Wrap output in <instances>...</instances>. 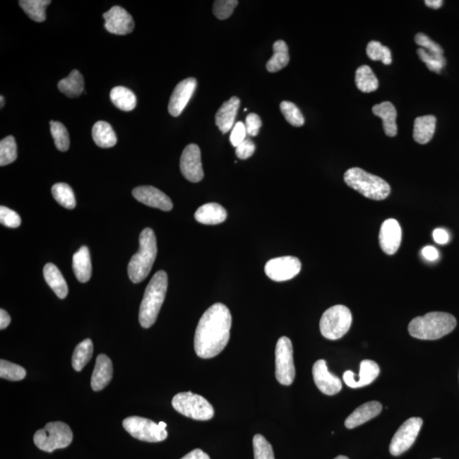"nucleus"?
Returning a JSON list of instances; mask_svg holds the SVG:
<instances>
[{
    "mask_svg": "<svg viewBox=\"0 0 459 459\" xmlns=\"http://www.w3.org/2000/svg\"><path fill=\"white\" fill-rule=\"evenodd\" d=\"M232 315L224 304L216 303L202 316L196 329L194 349L199 357L218 356L227 345L232 327Z\"/></svg>",
    "mask_w": 459,
    "mask_h": 459,
    "instance_id": "1",
    "label": "nucleus"
},
{
    "mask_svg": "<svg viewBox=\"0 0 459 459\" xmlns=\"http://www.w3.org/2000/svg\"><path fill=\"white\" fill-rule=\"evenodd\" d=\"M456 325V319L449 313L429 312L412 319L408 325V331L416 339L436 340L452 333Z\"/></svg>",
    "mask_w": 459,
    "mask_h": 459,
    "instance_id": "2",
    "label": "nucleus"
},
{
    "mask_svg": "<svg viewBox=\"0 0 459 459\" xmlns=\"http://www.w3.org/2000/svg\"><path fill=\"white\" fill-rule=\"evenodd\" d=\"M167 289H168V275L164 270L157 271L145 289L141 304L139 321L141 327L149 328L155 323L158 313L165 299Z\"/></svg>",
    "mask_w": 459,
    "mask_h": 459,
    "instance_id": "3",
    "label": "nucleus"
},
{
    "mask_svg": "<svg viewBox=\"0 0 459 459\" xmlns=\"http://www.w3.org/2000/svg\"><path fill=\"white\" fill-rule=\"evenodd\" d=\"M139 242V251L133 256L128 266L129 277L133 283L143 282L148 277L157 252L155 233L151 228H145L141 232Z\"/></svg>",
    "mask_w": 459,
    "mask_h": 459,
    "instance_id": "4",
    "label": "nucleus"
},
{
    "mask_svg": "<svg viewBox=\"0 0 459 459\" xmlns=\"http://www.w3.org/2000/svg\"><path fill=\"white\" fill-rule=\"evenodd\" d=\"M345 182L364 197L381 201L391 193V186L385 179L366 172L360 168H352L345 174Z\"/></svg>",
    "mask_w": 459,
    "mask_h": 459,
    "instance_id": "5",
    "label": "nucleus"
},
{
    "mask_svg": "<svg viewBox=\"0 0 459 459\" xmlns=\"http://www.w3.org/2000/svg\"><path fill=\"white\" fill-rule=\"evenodd\" d=\"M73 431L68 424L60 422H51L40 429L33 436L37 448L44 452L52 453L56 449L68 448L73 441Z\"/></svg>",
    "mask_w": 459,
    "mask_h": 459,
    "instance_id": "6",
    "label": "nucleus"
},
{
    "mask_svg": "<svg viewBox=\"0 0 459 459\" xmlns=\"http://www.w3.org/2000/svg\"><path fill=\"white\" fill-rule=\"evenodd\" d=\"M352 323V315L350 309L338 304L323 313L320 321V330L326 339L337 340L348 333Z\"/></svg>",
    "mask_w": 459,
    "mask_h": 459,
    "instance_id": "7",
    "label": "nucleus"
},
{
    "mask_svg": "<svg viewBox=\"0 0 459 459\" xmlns=\"http://www.w3.org/2000/svg\"><path fill=\"white\" fill-rule=\"evenodd\" d=\"M172 406L181 415L195 420H210L215 415L214 407L208 400L190 391L174 395Z\"/></svg>",
    "mask_w": 459,
    "mask_h": 459,
    "instance_id": "8",
    "label": "nucleus"
},
{
    "mask_svg": "<svg viewBox=\"0 0 459 459\" xmlns=\"http://www.w3.org/2000/svg\"><path fill=\"white\" fill-rule=\"evenodd\" d=\"M123 427L136 439L147 442H160L168 437L165 422L156 424L153 421L133 416L125 419Z\"/></svg>",
    "mask_w": 459,
    "mask_h": 459,
    "instance_id": "9",
    "label": "nucleus"
},
{
    "mask_svg": "<svg viewBox=\"0 0 459 459\" xmlns=\"http://www.w3.org/2000/svg\"><path fill=\"white\" fill-rule=\"evenodd\" d=\"M275 378L282 386H289L295 378L294 350L291 340L282 337L275 345Z\"/></svg>",
    "mask_w": 459,
    "mask_h": 459,
    "instance_id": "10",
    "label": "nucleus"
},
{
    "mask_svg": "<svg viewBox=\"0 0 459 459\" xmlns=\"http://www.w3.org/2000/svg\"><path fill=\"white\" fill-rule=\"evenodd\" d=\"M423 420L420 418H411L403 423L392 438L390 453L393 456H400L411 448L418 436Z\"/></svg>",
    "mask_w": 459,
    "mask_h": 459,
    "instance_id": "11",
    "label": "nucleus"
},
{
    "mask_svg": "<svg viewBox=\"0 0 459 459\" xmlns=\"http://www.w3.org/2000/svg\"><path fill=\"white\" fill-rule=\"evenodd\" d=\"M302 270V262L294 256L273 258L266 263L265 271L267 277L275 282H285L294 278Z\"/></svg>",
    "mask_w": 459,
    "mask_h": 459,
    "instance_id": "12",
    "label": "nucleus"
},
{
    "mask_svg": "<svg viewBox=\"0 0 459 459\" xmlns=\"http://www.w3.org/2000/svg\"><path fill=\"white\" fill-rule=\"evenodd\" d=\"M179 168L184 177L191 182L201 181L204 174L203 170L201 151L198 145L190 144L184 149L179 162Z\"/></svg>",
    "mask_w": 459,
    "mask_h": 459,
    "instance_id": "13",
    "label": "nucleus"
},
{
    "mask_svg": "<svg viewBox=\"0 0 459 459\" xmlns=\"http://www.w3.org/2000/svg\"><path fill=\"white\" fill-rule=\"evenodd\" d=\"M105 19V28L114 35H126L131 33L135 28L133 18L124 8L114 6L103 14Z\"/></svg>",
    "mask_w": 459,
    "mask_h": 459,
    "instance_id": "14",
    "label": "nucleus"
},
{
    "mask_svg": "<svg viewBox=\"0 0 459 459\" xmlns=\"http://www.w3.org/2000/svg\"><path fill=\"white\" fill-rule=\"evenodd\" d=\"M197 88V81L194 78L184 79L174 88L169 103V112L171 116L178 117L182 114L189 104Z\"/></svg>",
    "mask_w": 459,
    "mask_h": 459,
    "instance_id": "15",
    "label": "nucleus"
},
{
    "mask_svg": "<svg viewBox=\"0 0 459 459\" xmlns=\"http://www.w3.org/2000/svg\"><path fill=\"white\" fill-rule=\"evenodd\" d=\"M313 378L321 392L328 395H335L341 391L342 383L339 378L332 374L328 369L325 360L315 362L312 369Z\"/></svg>",
    "mask_w": 459,
    "mask_h": 459,
    "instance_id": "16",
    "label": "nucleus"
},
{
    "mask_svg": "<svg viewBox=\"0 0 459 459\" xmlns=\"http://www.w3.org/2000/svg\"><path fill=\"white\" fill-rule=\"evenodd\" d=\"M402 228L398 221L394 219L386 220L381 225L379 232V245L388 256H393L402 243Z\"/></svg>",
    "mask_w": 459,
    "mask_h": 459,
    "instance_id": "17",
    "label": "nucleus"
},
{
    "mask_svg": "<svg viewBox=\"0 0 459 459\" xmlns=\"http://www.w3.org/2000/svg\"><path fill=\"white\" fill-rule=\"evenodd\" d=\"M132 194L138 201L149 207L160 208L164 211H170L173 208L171 199L156 187L138 186L133 190Z\"/></svg>",
    "mask_w": 459,
    "mask_h": 459,
    "instance_id": "18",
    "label": "nucleus"
},
{
    "mask_svg": "<svg viewBox=\"0 0 459 459\" xmlns=\"http://www.w3.org/2000/svg\"><path fill=\"white\" fill-rule=\"evenodd\" d=\"M352 371H346L343 375L344 381L350 388H362L369 386L378 377L381 369L376 362L363 360L360 364V374L358 379L352 376Z\"/></svg>",
    "mask_w": 459,
    "mask_h": 459,
    "instance_id": "19",
    "label": "nucleus"
},
{
    "mask_svg": "<svg viewBox=\"0 0 459 459\" xmlns=\"http://www.w3.org/2000/svg\"><path fill=\"white\" fill-rule=\"evenodd\" d=\"M112 373L114 369L111 359L106 354H99L91 377L92 389L95 391L105 389L112 381Z\"/></svg>",
    "mask_w": 459,
    "mask_h": 459,
    "instance_id": "20",
    "label": "nucleus"
},
{
    "mask_svg": "<svg viewBox=\"0 0 459 459\" xmlns=\"http://www.w3.org/2000/svg\"><path fill=\"white\" fill-rule=\"evenodd\" d=\"M240 107V100L232 97L220 107L215 115V123L220 131L223 133H227L234 127L235 119Z\"/></svg>",
    "mask_w": 459,
    "mask_h": 459,
    "instance_id": "21",
    "label": "nucleus"
},
{
    "mask_svg": "<svg viewBox=\"0 0 459 459\" xmlns=\"http://www.w3.org/2000/svg\"><path fill=\"white\" fill-rule=\"evenodd\" d=\"M381 411L382 405L376 400L363 404L345 419V427L350 429L356 428L375 418Z\"/></svg>",
    "mask_w": 459,
    "mask_h": 459,
    "instance_id": "22",
    "label": "nucleus"
},
{
    "mask_svg": "<svg viewBox=\"0 0 459 459\" xmlns=\"http://www.w3.org/2000/svg\"><path fill=\"white\" fill-rule=\"evenodd\" d=\"M227 218V212L218 203H210L198 208L195 219L203 225H218Z\"/></svg>",
    "mask_w": 459,
    "mask_h": 459,
    "instance_id": "23",
    "label": "nucleus"
},
{
    "mask_svg": "<svg viewBox=\"0 0 459 459\" xmlns=\"http://www.w3.org/2000/svg\"><path fill=\"white\" fill-rule=\"evenodd\" d=\"M374 115L379 117L383 120V131L386 135L390 137H394L398 133V125L395 120L398 117L395 107L390 102H383L373 107Z\"/></svg>",
    "mask_w": 459,
    "mask_h": 459,
    "instance_id": "24",
    "label": "nucleus"
},
{
    "mask_svg": "<svg viewBox=\"0 0 459 459\" xmlns=\"http://www.w3.org/2000/svg\"><path fill=\"white\" fill-rule=\"evenodd\" d=\"M436 118L433 115L419 117L415 121L413 139L419 144H427L436 131Z\"/></svg>",
    "mask_w": 459,
    "mask_h": 459,
    "instance_id": "25",
    "label": "nucleus"
},
{
    "mask_svg": "<svg viewBox=\"0 0 459 459\" xmlns=\"http://www.w3.org/2000/svg\"><path fill=\"white\" fill-rule=\"evenodd\" d=\"M44 277L46 282L52 287V290L55 292L58 298L65 299L68 294V287L66 282L61 275V271L57 267L48 263L44 267Z\"/></svg>",
    "mask_w": 459,
    "mask_h": 459,
    "instance_id": "26",
    "label": "nucleus"
},
{
    "mask_svg": "<svg viewBox=\"0 0 459 459\" xmlns=\"http://www.w3.org/2000/svg\"><path fill=\"white\" fill-rule=\"evenodd\" d=\"M73 269L78 280L85 283L90 280L92 266L89 249L83 246L73 258Z\"/></svg>",
    "mask_w": 459,
    "mask_h": 459,
    "instance_id": "27",
    "label": "nucleus"
},
{
    "mask_svg": "<svg viewBox=\"0 0 459 459\" xmlns=\"http://www.w3.org/2000/svg\"><path fill=\"white\" fill-rule=\"evenodd\" d=\"M92 136L98 147L110 148L117 143L116 133L111 125L105 121H98L92 129Z\"/></svg>",
    "mask_w": 459,
    "mask_h": 459,
    "instance_id": "28",
    "label": "nucleus"
},
{
    "mask_svg": "<svg viewBox=\"0 0 459 459\" xmlns=\"http://www.w3.org/2000/svg\"><path fill=\"white\" fill-rule=\"evenodd\" d=\"M58 89L69 98H76L85 89V81L82 74L78 70H73L66 77L58 83Z\"/></svg>",
    "mask_w": 459,
    "mask_h": 459,
    "instance_id": "29",
    "label": "nucleus"
},
{
    "mask_svg": "<svg viewBox=\"0 0 459 459\" xmlns=\"http://www.w3.org/2000/svg\"><path fill=\"white\" fill-rule=\"evenodd\" d=\"M289 48L283 40L275 42L273 56L266 64V68L270 73H277L285 68L290 62Z\"/></svg>",
    "mask_w": 459,
    "mask_h": 459,
    "instance_id": "30",
    "label": "nucleus"
},
{
    "mask_svg": "<svg viewBox=\"0 0 459 459\" xmlns=\"http://www.w3.org/2000/svg\"><path fill=\"white\" fill-rule=\"evenodd\" d=\"M110 98L112 103L124 112H131L136 107L135 94L128 88L118 86L111 90Z\"/></svg>",
    "mask_w": 459,
    "mask_h": 459,
    "instance_id": "31",
    "label": "nucleus"
},
{
    "mask_svg": "<svg viewBox=\"0 0 459 459\" xmlns=\"http://www.w3.org/2000/svg\"><path fill=\"white\" fill-rule=\"evenodd\" d=\"M356 85L363 93H371L378 90V81L370 66L363 65L357 70Z\"/></svg>",
    "mask_w": 459,
    "mask_h": 459,
    "instance_id": "32",
    "label": "nucleus"
},
{
    "mask_svg": "<svg viewBox=\"0 0 459 459\" xmlns=\"http://www.w3.org/2000/svg\"><path fill=\"white\" fill-rule=\"evenodd\" d=\"M52 1L49 0H20V6L29 18L37 23L44 22L46 20L45 11Z\"/></svg>",
    "mask_w": 459,
    "mask_h": 459,
    "instance_id": "33",
    "label": "nucleus"
},
{
    "mask_svg": "<svg viewBox=\"0 0 459 459\" xmlns=\"http://www.w3.org/2000/svg\"><path fill=\"white\" fill-rule=\"evenodd\" d=\"M93 354V343L91 340L86 339L79 343L76 348H75L73 358L72 365L73 369L77 372H81L83 367L87 365V363L90 361Z\"/></svg>",
    "mask_w": 459,
    "mask_h": 459,
    "instance_id": "34",
    "label": "nucleus"
},
{
    "mask_svg": "<svg viewBox=\"0 0 459 459\" xmlns=\"http://www.w3.org/2000/svg\"><path fill=\"white\" fill-rule=\"evenodd\" d=\"M52 195L56 201L62 207L73 210L76 207L73 191L66 183H57L52 187Z\"/></svg>",
    "mask_w": 459,
    "mask_h": 459,
    "instance_id": "35",
    "label": "nucleus"
},
{
    "mask_svg": "<svg viewBox=\"0 0 459 459\" xmlns=\"http://www.w3.org/2000/svg\"><path fill=\"white\" fill-rule=\"evenodd\" d=\"M18 158V147L13 136H7L0 141V165L12 164Z\"/></svg>",
    "mask_w": 459,
    "mask_h": 459,
    "instance_id": "36",
    "label": "nucleus"
},
{
    "mask_svg": "<svg viewBox=\"0 0 459 459\" xmlns=\"http://www.w3.org/2000/svg\"><path fill=\"white\" fill-rule=\"evenodd\" d=\"M51 132L55 141L56 148L61 152L68 151L70 147V140L68 129L60 122L51 121Z\"/></svg>",
    "mask_w": 459,
    "mask_h": 459,
    "instance_id": "37",
    "label": "nucleus"
},
{
    "mask_svg": "<svg viewBox=\"0 0 459 459\" xmlns=\"http://www.w3.org/2000/svg\"><path fill=\"white\" fill-rule=\"evenodd\" d=\"M366 55L372 61H381L385 65L392 62L391 49L378 41H371L366 46Z\"/></svg>",
    "mask_w": 459,
    "mask_h": 459,
    "instance_id": "38",
    "label": "nucleus"
},
{
    "mask_svg": "<svg viewBox=\"0 0 459 459\" xmlns=\"http://www.w3.org/2000/svg\"><path fill=\"white\" fill-rule=\"evenodd\" d=\"M26 370L15 363L0 361V377L11 381H20L26 377Z\"/></svg>",
    "mask_w": 459,
    "mask_h": 459,
    "instance_id": "39",
    "label": "nucleus"
},
{
    "mask_svg": "<svg viewBox=\"0 0 459 459\" xmlns=\"http://www.w3.org/2000/svg\"><path fill=\"white\" fill-rule=\"evenodd\" d=\"M280 109L286 120L294 127H302L304 124V118L302 112L294 103L291 102H282Z\"/></svg>",
    "mask_w": 459,
    "mask_h": 459,
    "instance_id": "40",
    "label": "nucleus"
},
{
    "mask_svg": "<svg viewBox=\"0 0 459 459\" xmlns=\"http://www.w3.org/2000/svg\"><path fill=\"white\" fill-rule=\"evenodd\" d=\"M254 459H275L273 446L260 434L253 439Z\"/></svg>",
    "mask_w": 459,
    "mask_h": 459,
    "instance_id": "41",
    "label": "nucleus"
},
{
    "mask_svg": "<svg viewBox=\"0 0 459 459\" xmlns=\"http://www.w3.org/2000/svg\"><path fill=\"white\" fill-rule=\"evenodd\" d=\"M416 44L423 47L425 51L439 60H446L443 56V49L431 39L424 33L419 32L415 36Z\"/></svg>",
    "mask_w": 459,
    "mask_h": 459,
    "instance_id": "42",
    "label": "nucleus"
},
{
    "mask_svg": "<svg viewBox=\"0 0 459 459\" xmlns=\"http://www.w3.org/2000/svg\"><path fill=\"white\" fill-rule=\"evenodd\" d=\"M239 5L237 0H217L214 3L213 11L217 18L220 20L228 19Z\"/></svg>",
    "mask_w": 459,
    "mask_h": 459,
    "instance_id": "43",
    "label": "nucleus"
},
{
    "mask_svg": "<svg viewBox=\"0 0 459 459\" xmlns=\"http://www.w3.org/2000/svg\"><path fill=\"white\" fill-rule=\"evenodd\" d=\"M417 52H418L419 59L427 64V68L431 72L440 73L446 64V60L437 59L436 57L431 55V54L428 53L423 48L419 49Z\"/></svg>",
    "mask_w": 459,
    "mask_h": 459,
    "instance_id": "44",
    "label": "nucleus"
},
{
    "mask_svg": "<svg viewBox=\"0 0 459 459\" xmlns=\"http://www.w3.org/2000/svg\"><path fill=\"white\" fill-rule=\"evenodd\" d=\"M0 222L9 228H18L22 223V220L14 210L8 208L7 207H0Z\"/></svg>",
    "mask_w": 459,
    "mask_h": 459,
    "instance_id": "45",
    "label": "nucleus"
},
{
    "mask_svg": "<svg viewBox=\"0 0 459 459\" xmlns=\"http://www.w3.org/2000/svg\"><path fill=\"white\" fill-rule=\"evenodd\" d=\"M247 129H246L245 124L243 122H237L232 128L231 136H230V141H231L233 147L237 148L241 143L247 139Z\"/></svg>",
    "mask_w": 459,
    "mask_h": 459,
    "instance_id": "46",
    "label": "nucleus"
},
{
    "mask_svg": "<svg viewBox=\"0 0 459 459\" xmlns=\"http://www.w3.org/2000/svg\"><path fill=\"white\" fill-rule=\"evenodd\" d=\"M247 133L249 136H256L262 126V121L260 116L256 114H249L246 118L245 124Z\"/></svg>",
    "mask_w": 459,
    "mask_h": 459,
    "instance_id": "47",
    "label": "nucleus"
},
{
    "mask_svg": "<svg viewBox=\"0 0 459 459\" xmlns=\"http://www.w3.org/2000/svg\"><path fill=\"white\" fill-rule=\"evenodd\" d=\"M256 144L250 139H246L243 143L236 148V155L240 160H248L256 152Z\"/></svg>",
    "mask_w": 459,
    "mask_h": 459,
    "instance_id": "48",
    "label": "nucleus"
},
{
    "mask_svg": "<svg viewBox=\"0 0 459 459\" xmlns=\"http://www.w3.org/2000/svg\"><path fill=\"white\" fill-rule=\"evenodd\" d=\"M433 239L438 244H448L450 240L449 233L444 229L437 228L433 232Z\"/></svg>",
    "mask_w": 459,
    "mask_h": 459,
    "instance_id": "49",
    "label": "nucleus"
},
{
    "mask_svg": "<svg viewBox=\"0 0 459 459\" xmlns=\"http://www.w3.org/2000/svg\"><path fill=\"white\" fill-rule=\"evenodd\" d=\"M422 254L424 258L429 261H435L439 258V253H438L436 248L432 246H427L422 249Z\"/></svg>",
    "mask_w": 459,
    "mask_h": 459,
    "instance_id": "50",
    "label": "nucleus"
},
{
    "mask_svg": "<svg viewBox=\"0 0 459 459\" xmlns=\"http://www.w3.org/2000/svg\"><path fill=\"white\" fill-rule=\"evenodd\" d=\"M181 459H211L210 456L201 449H195L187 453Z\"/></svg>",
    "mask_w": 459,
    "mask_h": 459,
    "instance_id": "51",
    "label": "nucleus"
},
{
    "mask_svg": "<svg viewBox=\"0 0 459 459\" xmlns=\"http://www.w3.org/2000/svg\"><path fill=\"white\" fill-rule=\"evenodd\" d=\"M11 316L9 314H8L7 311L4 310V309H1L0 310V329L3 330V329H6L8 326H9V324L11 323Z\"/></svg>",
    "mask_w": 459,
    "mask_h": 459,
    "instance_id": "52",
    "label": "nucleus"
},
{
    "mask_svg": "<svg viewBox=\"0 0 459 459\" xmlns=\"http://www.w3.org/2000/svg\"><path fill=\"white\" fill-rule=\"evenodd\" d=\"M425 5L428 7L431 8V9H440V8L443 5V1L442 0H427L424 1Z\"/></svg>",
    "mask_w": 459,
    "mask_h": 459,
    "instance_id": "53",
    "label": "nucleus"
},
{
    "mask_svg": "<svg viewBox=\"0 0 459 459\" xmlns=\"http://www.w3.org/2000/svg\"><path fill=\"white\" fill-rule=\"evenodd\" d=\"M0 101H1V108L5 105V98H4L1 95V97H0Z\"/></svg>",
    "mask_w": 459,
    "mask_h": 459,
    "instance_id": "54",
    "label": "nucleus"
},
{
    "mask_svg": "<svg viewBox=\"0 0 459 459\" xmlns=\"http://www.w3.org/2000/svg\"><path fill=\"white\" fill-rule=\"evenodd\" d=\"M335 459H349V458L345 457V456H342V455H340V456H338Z\"/></svg>",
    "mask_w": 459,
    "mask_h": 459,
    "instance_id": "55",
    "label": "nucleus"
},
{
    "mask_svg": "<svg viewBox=\"0 0 459 459\" xmlns=\"http://www.w3.org/2000/svg\"><path fill=\"white\" fill-rule=\"evenodd\" d=\"M434 459H440V458H434Z\"/></svg>",
    "mask_w": 459,
    "mask_h": 459,
    "instance_id": "56",
    "label": "nucleus"
}]
</instances>
